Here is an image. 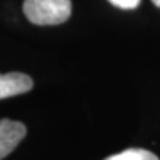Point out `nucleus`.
I'll return each instance as SVG.
<instances>
[{
	"label": "nucleus",
	"mask_w": 160,
	"mask_h": 160,
	"mask_svg": "<svg viewBox=\"0 0 160 160\" xmlns=\"http://www.w3.org/2000/svg\"><path fill=\"white\" fill-rule=\"evenodd\" d=\"M71 0H24L22 11L31 24L58 25L71 17Z\"/></svg>",
	"instance_id": "nucleus-1"
},
{
	"label": "nucleus",
	"mask_w": 160,
	"mask_h": 160,
	"mask_svg": "<svg viewBox=\"0 0 160 160\" xmlns=\"http://www.w3.org/2000/svg\"><path fill=\"white\" fill-rule=\"evenodd\" d=\"M27 135V128L24 123L11 119L0 120V160L11 154L17 145Z\"/></svg>",
	"instance_id": "nucleus-2"
},
{
	"label": "nucleus",
	"mask_w": 160,
	"mask_h": 160,
	"mask_svg": "<svg viewBox=\"0 0 160 160\" xmlns=\"http://www.w3.org/2000/svg\"><path fill=\"white\" fill-rule=\"evenodd\" d=\"M33 79L24 73H6L0 74V99L21 95L33 89Z\"/></svg>",
	"instance_id": "nucleus-3"
},
{
	"label": "nucleus",
	"mask_w": 160,
	"mask_h": 160,
	"mask_svg": "<svg viewBox=\"0 0 160 160\" xmlns=\"http://www.w3.org/2000/svg\"><path fill=\"white\" fill-rule=\"evenodd\" d=\"M104 160H159V157L151 151L144 148H128L122 153L108 156Z\"/></svg>",
	"instance_id": "nucleus-4"
},
{
	"label": "nucleus",
	"mask_w": 160,
	"mask_h": 160,
	"mask_svg": "<svg viewBox=\"0 0 160 160\" xmlns=\"http://www.w3.org/2000/svg\"><path fill=\"white\" fill-rule=\"evenodd\" d=\"M111 5H114L116 8H120V9H135L141 0H108Z\"/></svg>",
	"instance_id": "nucleus-5"
},
{
	"label": "nucleus",
	"mask_w": 160,
	"mask_h": 160,
	"mask_svg": "<svg viewBox=\"0 0 160 160\" xmlns=\"http://www.w3.org/2000/svg\"><path fill=\"white\" fill-rule=\"evenodd\" d=\"M151 2H153V3H154L157 8H160V0H151Z\"/></svg>",
	"instance_id": "nucleus-6"
}]
</instances>
